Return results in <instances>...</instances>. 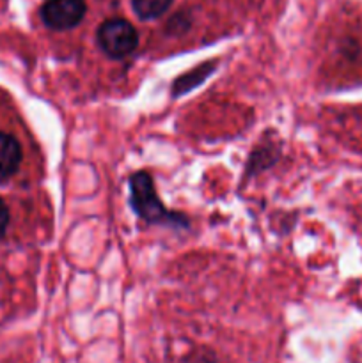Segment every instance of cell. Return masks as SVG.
Here are the masks:
<instances>
[{
	"instance_id": "obj_5",
	"label": "cell",
	"mask_w": 362,
	"mask_h": 363,
	"mask_svg": "<svg viewBox=\"0 0 362 363\" xmlns=\"http://www.w3.org/2000/svg\"><path fill=\"white\" fill-rule=\"evenodd\" d=\"M172 6V0H131L133 13L137 14L138 20H156L163 16Z\"/></svg>"
},
{
	"instance_id": "obj_7",
	"label": "cell",
	"mask_w": 362,
	"mask_h": 363,
	"mask_svg": "<svg viewBox=\"0 0 362 363\" xmlns=\"http://www.w3.org/2000/svg\"><path fill=\"white\" fill-rule=\"evenodd\" d=\"M7 225H9V209H7V206L4 204V201L0 199V240H2L4 234H6Z\"/></svg>"
},
{
	"instance_id": "obj_2",
	"label": "cell",
	"mask_w": 362,
	"mask_h": 363,
	"mask_svg": "<svg viewBox=\"0 0 362 363\" xmlns=\"http://www.w3.org/2000/svg\"><path fill=\"white\" fill-rule=\"evenodd\" d=\"M96 41L110 59H126L137 50L138 34L133 25L123 18H110L98 27Z\"/></svg>"
},
{
	"instance_id": "obj_1",
	"label": "cell",
	"mask_w": 362,
	"mask_h": 363,
	"mask_svg": "<svg viewBox=\"0 0 362 363\" xmlns=\"http://www.w3.org/2000/svg\"><path fill=\"white\" fill-rule=\"evenodd\" d=\"M130 204L135 215L148 223H163V225L188 227V218L181 213L169 211L156 194L153 177L148 172H135L130 177Z\"/></svg>"
},
{
	"instance_id": "obj_3",
	"label": "cell",
	"mask_w": 362,
	"mask_h": 363,
	"mask_svg": "<svg viewBox=\"0 0 362 363\" xmlns=\"http://www.w3.org/2000/svg\"><path fill=\"white\" fill-rule=\"evenodd\" d=\"M85 11H87V6L84 0H46L39 14L46 27L62 32L82 23Z\"/></svg>"
},
{
	"instance_id": "obj_4",
	"label": "cell",
	"mask_w": 362,
	"mask_h": 363,
	"mask_svg": "<svg viewBox=\"0 0 362 363\" xmlns=\"http://www.w3.org/2000/svg\"><path fill=\"white\" fill-rule=\"evenodd\" d=\"M21 163V145L13 135L0 131V183L9 181Z\"/></svg>"
},
{
	"instance_id": "obj_6",
	"label": "cell",
	"mask_w": 362,
	"mask_h": 363,
	"mask_svg": "<svg viewBox=\"0 0 362 363\" xmlns=\"http://www.w3.org/2000/svg\"><path fill=\"white\" fill-rule=\"evenodd\" d=\"M212 71H213V64H204V66H201V67H197V69L190 71V73L183 74V77H180L176 82H174L172 94L180 96V94H185V92H188L190 89L197 87L199 84H202V82L209 77V73H212Z\"/></svg>"
}]
</instances>
